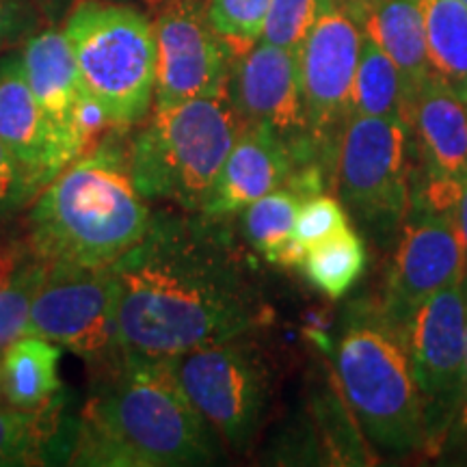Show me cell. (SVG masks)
I'll use <instances>...</instances> for the list:
<instances>
[{"label":"cell","instance_id":"1","mask_svg":"<svg viewBox=\"0 0 467 467\" xmlns=\"http://www.w3.org/2000/svg\"><path fill=\"white\" fill-rule=\"evenodd\" d=\"M110 273L117 350L124 355L169 359L249 336L271 318L225 219L203 213H156Z\"/></svg>","mask_w":467,"mask_h":467},{"label":"cell","instance_id":"2","mask_svg":"<svg viewBox=\"0 0 467 467\" xmlns=\"http://www.w3.org/2000/svg\"><path fill=\"white\" fill-rule=\"evenodd\" d=\"M100 368L72 463L186 467L221 459L219 433L192 405L167 359L117 353Z\"/></svg>","mask_w":467,"mask_h":467},{"label":"cell","instance_id":"3","mask_svg":"<svg viewBox=\"0 0 467 467\" xmlns=\"http://www.w3.org/2000/svg\"><path fill=\"white\" fill-rule=\"evenodd\" d=\"M128 162V139L113 132L46 184L28 213V244L48 265L110 266L151 223Z\"/></svg>","mask_w":467,"mask_h":467},{"label":"cell","instance_id":"4","mask_svg":"<svg viewBox=\"0 0 467 467\" xmlns=\"http://www.w3.org/2000/svg\"><path fill=\"white\" fill-rule=\"evenodd\" d=\"M334 379L370 448L392 459L426 452L405 342L381 303L355 301L344 312L334 344Z\"/></svg>","mask_w":467,"mask_h":467},{"label":"cell","instance_id":"5","mask_svg":"<svg viewBox=\"0 0 467 467\" xmlns=\"http://www.w3.org/2000/svg\"><path fill=\"white\" fill-rule=\"evenodd\" d=\"M128 139V162L145 200L203 213L227 156L243 132L230 93L154 107Z\"/></svg>","mask_w":467,"mask_h":467},{"label":"cell","instance_id":"6","mask_svg":"<svg viewBox=\"0 0 467 467\" xmlns=\"http://www.w3.org/2000/svg\"><path fill=\"white\" fill-rule=\"evenodd\" d=\"M83 89L113 128L141 124L154 107V25L119 0H80L63 28Z\"/></svg>","mask_w":467,"mask_h":467},{"label":"cell","instance_id":"7","mask_svg":"<svg viewBox=\"0 0 467 467\" xmlns=\"http://www.w3.org/2000/svg\"><path fill=\"white\" fill-rule=\"evenodd\" d=\"M411 165L409 121L350 117L337 156L336 189L359 234L381 249L394 247L405 223Z\"/></svg>","mask_w":467,"mask_h":467},{"label":"cell","instance_id":"8","mask_svg":"<svg viewBox=\"0 0 467 467\" xmlns=\"http://www.w3.org/2000/svg\"><path fill=\"white\" fill-rule=\"evenodd\" d=\"M232 337L169 358L192 405L236 452L254 446L271 399V372L254 344Z\"/></svg>","mask_w":467,"mask_h":467},{"label":"cell","instance_id":"9","mask_svg":"<svg viewBox=\"0 0 467 467\" xmlns=\"http://www.w3.org/2000/svg\"><path fill=\"white\" fill-rule=\"evenodd\" d=\"M465 279L424 301L405 329L409 366L424 418L426 457H440L457 418L465 379Z\"/></svg>","mask_w":467,"mask_h":467},{"label":"cell","instance_id":"10","mask_svg":"<svg viewBox=\"0 0 467 467\" xmlns=\"http://www.w3.org/2000/svg\"><path fill=\"white\" fill-rule=\"evenodd\" d=\"M359 48L361 28L358 20L337 0L323 11L296 50L309 139L320 167L334 186L337 156L350 119Z\"/></svg>","mask_w":467,"mask_h":467},{"label":"cell","instance_id":"11","mask_svg":"<svg viewBox=\"0 0 467 467\" xmlns=\"http://www.w3.org/2000/svg\"><path fill=\"white\" fill-rule=\"evenodd\" d=\"M22 336L44 337L98 366L113 359L119 350L110 266H46Z\"/></svg>","mask_w":467,"mask_h":467},{"label":"cell","instance_id":"12","mask_svg":"<svg viewBox=\"0 0 467 467\" xmlns=\"http://www.w3.org/2000/svg\"><path fill=\"white\" fill-rule=\"evenodd\" d=\"M227 93L244 126L266 128L288 148L295 161L292 175L318 171L327 178L309 139L296 52L251 44L232 58Z\"/></svg>","mask_w":467,"mask_h":467},{"label":"cell","instance_id":"13","mask_svg":"<svg viewBox=\"0 0 467 467\" xmlns=\"http://www.w3.org/2000/svg\"><path fill=\"white\" fill-rule=\"evenodd\" d=\"M465 275L467 254L454 214L409 203L381 303L389 323L402 334L426 299Z\"/></svg>","mask_w":467,"mask_h":467},{"label":"cell","instance_id":"14","mask_svg":"<svg viewBox=\"0 0 467 467\" xmlns=\"http://www.w3.org/2000/svg\"><path fill=\"white\" fill-rule=\"evenodd\" d=\"M154 107L225 91L234 50L208 22L200 0H171L154 22Z\"/></svg>","mask_w":467,"mask_h":467},{"label":"cell","instance_id":"15","mask_svg":"<svg viewBox=\"0 0 467 467\" xmlns=\"http://www.w3.org/2000/svg\"><path fill=\"white\" fill-rule=\"evenodd\" d=\"M0 141L26 169L37 192L78 159L28 87L20 52L0 58Z\"/></svg>","mask_w":467,"mask_h":467},{"label":"cell","instance_id":"16","mask_svg":"<svg viewBox=\"0 0 467 467\" xmlns=\"http://www.w3.org/2000/svg\"><path fill=\"white\" fill-rule=\"evenodd\" d=\"M413 169L426 178L463 186L467 182V102L429 74L409 104Z\"/></svg>","mask_w":467,"mask_h":467},{"label":"cell","instance_id":"17","mask_svg":"<svg viewBox=\"0 0 467 467\" xmlns=\"http://www.w3.org/2000/svg\"><path fill=\"white\" fill-rule=\"evenodd\" d=\"M295 171V161L285 145L262 126H244L227 156L203 214L230 219L249 203L282 189Z\"/></svg>","mask_w":467,"mask_h":467},{"label":"cell","instance_id":"18","mask_svg":"<svg viewBox=\"0 0 467 467\" xmlns=\"http://www.w3.org/2000/svg\"><path fill=\"white\" fill-rule=\"evenodd\" d=\"M344 7L358 20L361 33L394 61L405 80L407 115L413 96L431 74L424 20L416 0H348Z\"/></svg>","mask_w":467,"mask_h":467},{"label":"cell","instance_id":"19","mask_svg":"<svg viewBox=\"0 0 467 467\" xmlns=\"http://www.w3.org/2000/svg\"><path fill=\"white\" fill-rule=\"evenodd\" d=\"M22 67H25L26 83L31 87L39 104L55 121L58 130L67 137L78 156V148L74 141V113L83 100L85 89L80 83L78 66L69 46L66 31L46 28L26 39L20 52Z\"/></svg>","mask_w":467,"mask_h":467},{"label":"cell","instance_id":"20","mask_svg":"<svg viewBox=\"0 0 467 467\" xmlns=\"http://www.w3.org/2000/svg\"><path fill=\"white\" fill-rule=\"evenodd\" d=\"M61 347L35 336H20L7 344L0 359L3 394L22 411H39L61 389Z\"/></svg>","mask_w":467,"mask_h":467},{"label":"cell","instance_id":"21","mask_svg":"<svg viewBox=\"0 0 467 467\" xmlns=\"http://www.w3.org/2000/svg\"><path fill=\"white\" fill-rule=\"evenodd\" d=\"M299 206L301 197L282 186L238 213L244 241L271 265L295 268L306 258L307 249L295 236Z\"/></svg>","mask_w":467,"mask_h":467},{"label":"cell","instance_id":"22","mask_svg":"<svg viewBox=\"0 0 467 467\" xmlns=\"http://www.w3.org/2000/svg\"><path fill=\"white\" fill-rule=\"evenodd\" d=\"M416 3L422 11L431 74L467 102V9L459 0Z\"/></svg>","mask_w":467,"mask_h":467},{"label":"cell","instance_id":"23","mask_svg":"<svg viewBox=\"0 0 467 467\" xmlns=\"http://www.w3.org/2000/svg\"><path fill=\"white\" fill-rule=\"evenodd\" d=\"M392 117L407 121L405 80L394 61L361 33V48L355 69L350 117Z\"/></svg>","mask_w":467,"mask_h":467},{"label":"cell","instance_id":"24","mask_svg":"<svg viewBox=\"0 0 467 467\" xmlns=\"http://www.w3.org/2000/svg\"><path fill=\"white\" fill-rule=\"evenodd\" d=\"M309 284L329 299H342L353 288L366 268V244L353 227L314 244L301 262Z\"/></svg>","mask_w":467,"mask_h":467},{"label":"cell","instance_id":"25","mask_svg":"<svg viewBox=\"0 0 467 467\" xmlns=\"http://www.w3.org/2000/svg\"><path fill=\"white\" fill-rule=\"evenodd\" d=\"M271 0H208L206 16L234 55L260 42Z\"/></svg>","mask_w":467,"mask_h":467},{"label":"cell","instance_id":"26","mask_svg":"<svg viewBox=\"0 0 467 467\" xmlns=\"http://www.w3.org/2000/svg\"><path fill=\"white\" fill-rule=\"evenodd\" d=\"M337 0H271L260 42L296 52L325 9Z\"/></svg>","mask_w":467,"mask_h":467},{"label":"cell","instance_id":"27","mask_svg":"<svg viewBox=\"0 0 467 467\" xmlns=\"http://www.w3.org/2000/svg\"><path fill=\"white\" fill-rule=\"evenodd\" d=\"M46 262L33 255L7 288L0 292V348L25 334L33 299L46 273Z\"/></svg>","mask_w":467,"mask_h":467},{"label":"cell","instance_id":"28","mask_svg":"<svg viewBox=\"0 0 467 467\" xmlns=\"http://www.w3.org/2000/svg\"><path fill=\"white\" fill-rule=\"evenodd\" d=\"M42 420L22 409H0V467L28 465L39 457Z\"/></svg>","mask_w":467,"mask_h":467},{"label":"cell","instance_id":"29","mask_svg":"<svg viewBox=\"0 0 467 467\" xmlns=\"http://www.w3.org/2000/svg\"><path fill=\"white\" fill-rule=\"evenodd\" d=\"M348 227L350 219L342 202L327 195V192H318V195H312L301 202L295 223V236L303 247L309 249L314 244H320L337 236V234L348 230Z\"/></svg>","mask_w":467,"mask_h":467},{"label":"cell","instance_id":"30","mask_svg":"<svg viewBox=\"0 0 467 467\" xmlns=\"http://www.w3.org/2000/svg\"><path fill=\"white\" fill-rule=\"evenodd\" d=\"M37 195L31 175L0 141V219H7Z\"/></svg>","mask_w":467,"mask_h":467},{"label":"cell","instance_id":"31","mask_svg":"<svg viewBox=\"0 0 467 467\" xmlns=\"http://www.w3.org/2000/svg\"><path fill=\"white\" fill-rule=\"evenodd\" d=\"M465 296H467V275H465ZM440 463L467 465V325H465V379H463V394H461L459 411L454 418L451 433L446 437L440 452Z\"/></svg>","mask_w":467,"mask_h":467},{"label":"cell","instance_id":"32","mask_svg":"<svg viewBox=\"0 0 467 467\" xmlns=\"http://www.w3.org/2000/svg\"><path fill=\"white\" fill-rule=\"evenodd\" d=\"M35 26V11L26 0H0V48L20 42Z\"/></svg>","mask_w":467,"mask_h":467},{"label":"cell","instance_id":"33","mask_svg":"<svg viewBox=\"0 0 467 467\" xmlns=\"http://www.w3.org/2000/svg\"><path fill=\"white\" fill-rule=\"evenodd\" d=\"M28 238H0V292L14 282L20 268L33 258Z\"/></svg>","mask_w":467,"mask_h":467},{"label":"cell","instance_id":"34","mask_svg":"<svg viewBox=\"0 0 467 467\" xmlns=\"http://www.w3.org/2000/svg\"><path fill=\"white\" fill-rule=\"evenodd\" d=\"M457 227L461 234V241H463L465 254H467V182L461 186L459 192V203H457Z\"/></svg>","mask_w":467,"mask_h":467},{"label":"cell","instance_id":"35","mask_svg":"<svg viewBox=\"0 0 467 467\" xmlns=\"http://www.w3.org/2000/svg\"><path fill=\"white\" fill-rule=\"evenodd\" d=\"M0 396H3V379H0Z\"/></svg>","mask_w":467,"mask_h":467},{"label":"cell","instance_id":"36","mask_svg":"<svg viewBox=\"0 0 467 467\" xmlns=\"http://www.w3.org/2000/svg\"><path fill=\"white\" fill-rule=\"evenodd\" d=\"M459 3H461V5H463V7L467 9V0H459Z\"/></svg>","mask_w":467,"mask_h":467}]
</instances>
